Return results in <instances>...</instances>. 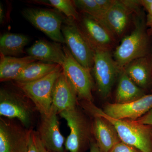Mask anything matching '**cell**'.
Returning a JSON list of instances; mask_svg holds the SVG:
<instances>
[{
	"mask_svg": "<svg viewBox=\"0 0 152 152\" xmlns=\"http://www.w3.org/2000/svg\"><path fill=\"white\" fill-rule=\"evenodd\" d=\"M85 111L93 117L104 118L115 128L121 141L142 152H152V125L141 124L136 121L118 120L108 116L93 104L83 101Z\"/></svg>",
	"mask_w": 152,
	"mask_h": 152,
	"instance_id": "6da1fadb",
	"label": "cell"
},
{
	"mask_svg": "<svg viewBox=\"0 0 152 152\" xmlns=\"http://www.w3.org/2000/svg\"><path fill=\"white\" fill-rule=\"evenodd\" d=\"M138 12L135 14L132 31L123 38L114 52V60L122 69L134 60L148 55L149 36L145 22Z\"/></svg>",
	"mask_w": 152,
	"mask_h": 152,
	"instance_id": "7a4b0ae2",
	"label": "cell"
},
{
	"mask_svg": "<svg viewBox=\"0 0 152 152\" xmlns=\"http://www.w3.org/2000/svg\"><path fill=\"white\" fill-rule=\"evenodd\" d=\"M35 110L37 109L31 101L20 90L19 91L9 88L1 89V117L16 119L25 127L32 129Z\"/></svg>",
	"mask_w": 152,
	"mask_h": 152,
	"instance_id": "3957f363",
	"label": "cell"
},
{
	"mask_svg": "<svg viewBox=\"0 0 152 152\" xmlns=\"http://www.w3.org/2000/svg\"><path fill=\"white\" fill-rule=\"evenodd\" d=\"M58 115L66 121L70 133L66 139V152H83L93 140L92 123L77 106Z\"/></svg>",
	"mask_w": 152,
	"mask_h": 152,
	"instance_id": "277c9868",
	"label": "cell"
},
{
	"mask_svg": "<svg viewBox=\"0 0 152 152\" xmlns=\"http://www.w3.org/2000/svg\"><path fill=\"white\" fill-rule=\"evenodd\" d=\"M63 72L58 65L44 77L29 83L15 82V86L31 101L40 115L49 113L52 104V94L55 83Z\"/></svg>",
	"mask_w": 152,
	"mask_h": 152,
	"instance_id": "5b68a950",
	"label": "cell"
},
{
	"mask_svg": "<svg viewBox=\"0 0 152 152\" xmlns=\"http://www.w3.org/2000/svg\"><path fill=\"white\" fill-rule=\"evenodd\" d=\"M61 30L66 47L73 56L83 66L91 70L94 65L95 50L77 21L66 18Z\"/></svg>",
	"mask_w": 152,
	"mask_h": 152,
	"instance_id": "8992f818",
	"label": "cell"
},
{
	"mask_svg": "<svg viewBox=\"0 0 152 152\" xmlns=\"http://www.w3.org/2000/svg\"><path fill=\"white\" fill-rule=\"evenodd\" d=\"M65 60L62 67L63 72L70 84L83 101L93 102V79L91 70L76 61L66 47H63Z\"/></svg>",
	"mask_w": 152,
	"mask_h": 152,
	"instance_id": "52a82bcc",
	"label": "cell"
},
{
	"mask_svg": "<svg viewBox=\"0 0 152 152\" xmlns=\"http://www.w3.org/2000/svg\"><path fill=\"white\" fill-rule=\"evenodd\" d=\"M21 13L30 23L53 41L65 43L61 29L66 18L58 11L28 8L23 9Z\"/></svg>",
	"mask_w": 152,
	"mask_h": 152,
	"instance_id": "ba28073f",
	"label": "cell"
},
{
	"mask_svg": "<svg viewBox=\"0 0 152 152\" xmlns=\"http://www.w3.org/2000/svg\"><path fill=\"white\" fill-rule=\"evenodd\" d=\"M140 6V1L115 0L108 10L96 19L105 26L116 39L121 37L127 29L132 17L138 12Z\"/></svg>",
	"mask_w": 152,
	"mask_h": 152,
	"instance_id": "9c48e42d",
	"label": "cell"
},
{
	"mask_svg": "<svg viewBox=\"0 0 152 152\" xmlns=\"http://www.w3.org/2000/svg\"><path fill=\"white\" fill-rule=\"evenodd\" d=\"M93 73L98 91L103 98L107 97L122 69L119 66L107 50H95Z\"/></svg>",
	"mask_w": 152,
	"mask_h": 152,
	"instance_id": "30bf717a",
	"label": "cell"
},
{
	"mask_svg": "<svg viewBox=\"0 0 152 152\" xmlns=\"http://www.w3.org/2000/svg\"><path fill=\"white\" fill-rule=\"evenodd\" d=\"M13 120L0 118V152L27 151L31 129Z\"/></svg>",
	"mask_w": 152,
	"mask_h": 152,
	"instance_id": "8fae6325",
	"label": "cell"
},
{
	"mask_svg": "<svg viewBox=\"0 0 152 152\" xmlns=\"http://www.w3.org/2000/svg\"><path fill=\"white\" fill-rule=\"evenodd\" d=\"M58 113L51 108L49 113L41 115L37 131L44 145L50 152H66V139L60 130Z\"/></svg>",
	"mask_w": 152,
	"mask_h": 152,
	"instance_id": "7c38bea8",
	"label": "cell"
},
{
	"mask_svg": "<svg viewBox=\"0 0 152 152\" xmlns=\"http://www.w3.org/2000/svg\"><path fill=\"white\" fill-rule=\"evenodd\" d=\"M78 21L79 26L94 50L111 51L115 44L116 38L102 23L84 14Z\"/></svg>",
	"mask_w": 152,
	"mask_h": 152,
	"instance_id": "4fadbf2b",
	"label": "cell"
},
{
	"mask_svg": "<svg viewBox=\"0 0 152 152\" xmlns=\"http://www.w3.org/2000/svg\"><path fill=\"white\" fill-rule=\"evenodd\" d=\"M152 109V94L125 104L108 103L103 111L116 119L137 121Z\"/></svg>",
	"mask_w": 152,
	"mask_h": 152,
	"instance_id": "5bb4252c",
	"label": "cell"
},
{
	"mask_svg": "<svg viewBox=\"0 0 152 152\" xmlns=\"http://www.w3.org/2000/svg\"><path fill=\"white\" fill-rule=\"evenodd\" d=\"M77 96L63 72L55 83L51 108L58 115L61 112L77 107Z\"/></svg>",
	"mask_w": 152,
	"mask_h": 152,
	"instance_id": "9a60e30c",
	"label": "cell"
},
{
	"mask_svg": "<svg viewBox=\"0 0 152 152\" xmlns=\"http://www.w3.org/2000/svg\"><path fill=\"white\" fill-rule=\"evenodd\" d=\"M28 55L43 62L61 66L65 60V54L61 43L39 40L27 50Z\"/></svg>",
	"mask_w": 152,
	"mask_h": 152,
	"instance_id": "2e32d148",
	"label": "cell"
},
{
	"mask_svg": "<svg viewBox=\"0 0 152 152\" xmlns=\"http://www.w3.org/2000/svg\"><path fill=\"white\" fill-rule=\"evenodd\" d=\"M92 122L93 137L102 152H109L118 143L121 141L115 128L111 123L102 117L94 116Z\"/></svg>",
	"mask_w": 152,
	"mask_h": 152,
	"instance_id": "e0dca14e",
	"label": "cell"
},
{
	"mask_svg": "<svg viewBox=\"0 0 152 152\" xmlns=\"http://www.w3.org/2000/svg\"><path fill=\"white\" fill-rule=\"evenodd\" d=\"M123 69L132 81L144 91L152 88V61L147 56L134 60Z\"/></svg>",
	"mask_w": 152,
	"mask_h": 152,
	"instance_id": "ac0fdd59",
	"label": "cell"
},
{
	"mask_svg": "<svg viewBox=\"0 0 152 152\" xmlns=\"http://www.w3.org/2000/svg\"><path fill=\"white\" fill-rule=\"evenodd\" d=\"M0 57L1 82L14 81L27 66L37 61L34 58L29 56L18 58L6 56L1 54Z\"/></svg>",
	"mask_w": 152,
	"mask_h": 152,
	"instance_id": "d6986e66",
	"label": "cell"
},
{
	"mask_svg": "<svg viewBox=\"0 0 152 152\" xmlns=\"http://www.w3.org/2000/svg\"><path fill=\"white\" fill-rule=\"evenodd\" d=\"M145 95V91L136 85L123 69L118 78L115 103H128L138 99Z\"/></svg>",
	"mask_w": 152,
	"mask_h": 152,
	"instance_id": "ffe728a7",
	"label": "cell"
},
{
	"mask_svg": "<svg viewBox=\"0 0 152 152\" xmlns=\"http://www.w3.org/2000/svg\"><path fill=\"white\" fill-rule=\"evenodd\" d=\"M29 42L27 36L7 33L0 38V53L6 56L16 57L25 53L24 48Z\"/></svg>",
	"mask_w": 152,
	"mask_h": 152,
	"instance_id": "44dd1931",
	"label": "cell"
},
{
	"mask_svg": "<svg viewBox=\"0 0 152 152\" xmlns=\"http://www.w3.org/2000/svg\"><path fill=\"white\" fill-rule=\"evenodd\" d=\"M58 65L38 62L27 66L14 80L15 82L25 83L34 81L50 73Z\"/></svg>",
	"mask_w": 152,
	"mask_h": 152,
	"instance_id": "7402d4cb",
	"label": "cell"
},
{
	"mask_svg": "<svg viewBox=\"0 0 152 152\" xmlns=\"http://www.w3.org/2000/svg\"><path fill=\"white\" fill-rule=\"evenodd\" d=\"M115 0H75L76 8L83 13L95 19L99 18L113 6Z\"/></svg>",
	"mask_w": 152,
	"mask_h": 152,
	"instance_id": "603a6c76",
	"label": "cell"
},
{
	"mask_svg": "<svg viewBox=\"0 0 152 152\" xmlns=\"http://www.w3.org/2000/svg\"><path fill=\"white\" fill-rule=\"evenodd\" d=\"M35 2L42 3L48 5L56 9L60 13L64 14L68 18L73 19L78 21L80 16L77 12L73 1L70 0H48V1H38Z\"/></svg>",
	"mask_w": 152,
	"mask_h": 152,
	"instance_id": "cb8c5ba5",
	"label": "cell"
},
{
	"mask_svg": "<svg viewBox=\"0 0 152 152\" xmlns=\"http://www.w3.org/2000/svg\"><path fill=\"white\" fill-rule=\"evenodd\" d=\"M26 152H50L42 142L37 131L31 129Z\"/></svg>",
	"mask_w": 152,
	"mask_h": 152,
	"instance_id": "d4e9b609",
	"label": "cell"
},
{
	"mask_svg": "<svg viewBox=\"0 0 152 152\" xmlns=\"http://www.w3.org/2000/svg\"><path fill=\"white\" fill-rule=\"evenodd\" d=\"M140 4L146 11L145 24L147 33L148 36L152 38V0H141Z\"/></svg>",
	"mask_w": 152,
	"mask_h": 152,
	"instance_id": "484cf974",
	"label": "cell"
},
{
	"mask_svg": "<svg viewBox=\"0 0 152 152\" xmlns=\"http://www.w3.org/2000/svg\"><path fill=\"white\" fill-rule=\"evenodd\" d=\"M109 152H142L134 147L121 141L116 144Z\"/></svg>",
	"mask_w": 152,
	"mask_h": 152,
	"instance_id": "4316f807",
	"label": "cell"
},
{
	"mask_svg": "<svg viewBox=\"0 0 152 152\" xmlns=\"http://www.w3.org/2000/svg\"><path fill=\"white\" fill-rule=\"evenodd\" d=\"M136 121L141 124L152 125V109Z\"/></svg>",
	"mask_w": 152,
	"mask_h": 152,
	"instance_id": "83f0119b",
	"label": "cell"
},
{
	"mask_svg": "<svg viewBox=\"0 0 152 152\" xmlns=\"http://www.w3.org/2000/svg\"><path fill=\"white\" fill-rule=\"evenodd\" d=\"M90 152H102L94 140L90 144Z\"/></svg>",
	"mask_w": 152,
	"mask_h": 152,
	"instance_id": "f1b7e54d",
	"label": "cell"
},
{
	"mask_svg": "<svg viewBox=\"0 0 152 152\" xmlns=\"http://www.w3.org/2000/svg\"><path fill=\"white\" fill-rule=\"evenodd\" d=\"M5 12L2 4L0 5V23H3L5 20Z\"/></svg>",
	"mask_w": 152,
	"mask_h": 152,
	"instance_id": "f546056e",
	"label": "cell"
}]
</instances>
